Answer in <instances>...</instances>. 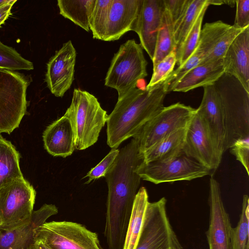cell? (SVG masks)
Instances as JSON below:
<instances>
[{
  "label": "cell",
  "mask_w": 249,
  "mask_h": 249,
  "mask_svg": "<svg viewBox=\"0 0 249 249\" xmlns=\"http://www.w3.org/2000/svg\"><path fill=\"white\" fill-rule=\"evenodd\" d=\"M143 161L137 140L119 150L118 155L105 177L108 187L105 237L121 242L124 240L141 177L136 169Z\"/></svg>",
  "instance_id": "cell-1"
},
{
  "label": "cell",
  "mask_w": 249,
  "mask_h": 249,
  "mask_svg": "<svg viewBox=\"0 0 249 249\" xmlns=\"http://www.w3.org/2000/svg\"><path fill=\"white\" fill-rule=\"evenodd\" d=\"M166 94L162 83L150 89L136 87L118 99L107 121L108 145L116 149L123 142L133 137L164 107Z\"/></svg>",
  "instance_id": "cell-2"
},
{
  "label": "cell",
  "mask_w": 249,
  "mask_h": 249,
  "mask_svg": "<svg viewBox=\"0 0 249 249\" xmlns=\"http://www.w3.org/2000/svg\"><path fill=\"white\" fill-rule=\"evenodd\" d=\"M213 84L222 108L225 152L238 140L249 137V92L235 77L225 72Z\"/></svg>",
  "instance_id": "cell-3"
},
{
  "label": "cell",
  "mask_w": 249,
  "mask_h": 249,
  "mask_svg": "<svg viewBox=\"0 0 249 249\" xmlns=\"http://www.w3.org/2000/svg\"><path fill=\"white\" fill-rule=\"evenodd\" d=\"M65 113L72 124L75 147L80 150L97 142L108 117L93 95L78 89H74L71 104Z\"/></svg>",
  "instance_id": "cell-4"
},
{
  "label": "cell",
  "mask_w": 249,
  "mask_h": 249,
  "mask_svg": "<svg viewBox=\"0 0 249 249\" xmlns=\"http://www.w3.org/2000/svg\"><path fill=\"white\" fill-rule=\"evenodd\" d=\"M147 65L141 44L134 39L128 40L114 54L105 79V85L116 89L118 100L120 99L147 76Z\"/></svg>",
  "instance_id": "cell-5"
},
{
  "label": "cell",
  "mask_w": 249,
  "mask_h": 249,
  "mask_svg": "<svg viewBox=\"0 0 249 249\" xmlns=\"http://www.w3.org/2000/svg\"><path fill=\"white\" fill-rule=\"evenodd\" d=\"M29 82L23 74L0 68V133L11 134L27 112Z\"/></svg>",
  "instance_id": "cell-6"
},
{
  "label": "cell",
  "mask_w": 249,
  "mask_h": 249,
  "mask_svg": "<svg viewBox=\"0 0 249 249\" xmlns=\"http://www.w3.org/2000/svg\"><path fill=\"white\" fill-rule=\"evenodd\" d=\"M34 239L49 249H103L96 233L71 221L46 222L35 230Z\"/></svg>",
  "instance_id": "cell-7"
},
{
  "label": "cell",
  "mask_w": 249,
  "mask_h": 249,
  "mask_svg": "<svg viewBox=\"0 0 249 249\" xmlns=\"http://www.w3.org/2000/svg\"><path fill=\"white\" fill-rule=\"evenodd\" d=\"M36 191L24 177L0 188L1 231H7L28 222L35 203Z\"/></svg>",
  "instance_id": "cell-8"
},
{
  "label": "cell",
  "mask_w": 249,
  "mask_h": 249,
  "mask_svg": "<svg viewBox=\"0 0 249 249\" xmlns=\"http://www.w3.org/2000/svg\"><path fill=\"white\" fill-rule=\"evenodd\" d=\"M196 109L180 103L164 107L146 122L133 137L142 154L173 132L186 127Z\"/></svg>",
  "instance_id": "cell-9"
},
{
  "label": "cell",
  "mask_w": 249,
  "mask_h": 249,
  "mask_svg": "<svg viewBox=\"0 0 249 249\" xmlns=\"http://www.w3.org/2000/svg\"><path fill=\"white\" fill-rule=\"evenodd\" d=\"M166 203L163 197L148 203L136 249H183L169 221Z\"/></svg>",
  "instance_id": "cell-10"
},
{
  "label": "cell",
  "mask_w": 249,
  "mask_h": 249,
  "mask_svg": "<svg viewBox=\"0 0 249 249\" xmlns=\"http://www.w3.org/2000/svg\"><path fill=\"white\" fill-rule=\"evenodd\" d=\"M142 179L154 184L191 180L211 175L210 171L183 153L166 161H143L136 169Z\"/></svg>",
  "instance_id": "cell-11"
},
{
  "label": "cell",
  "mask_w": 249,
  "mask_h": 249,
  "mask_svg": "<svg viewBox=\"0 0 249 249\" xmlns=\"http://www.w3.org/2000/svg\"><path fill=\"white\" fill-rule=\"evenodd\" d=\"M182 151L207 168L211 175L221 162L203 119L196 109L187 126Z\"/></svg>",
  "instance_id": "cell-12"
},
{
  "label": "cell",
  "mask_w": 249,
  "mask_h": 249,
  "mask_svg": "<svg viewBox=\"0 0 249 249\" xmlns=\"http://www.w3.org/2000/svg\"><path fill=\"white\" fill-rule=\"evenodd\" d=\"M209 228L206 232L209 249H232V227L222 199L219 183L210 179Z\"/></svg>",
  "instance_id": "cell-13"
},
{
  "label": "cell",
  "mask_w": 249,
  "mask_h": 249,
  "mask_svg": "<svg viewBox=\"0 0 249 249\" xmlns=\"http://www.w3.org/2000/svg\"><path fill=\"white\" fill-rule=\"evenodd\" d=\"M76 52L71 41L63 43L47 64L45 82L51 93L62 97L74 80Z\"/></svg>",
  "instance_id": "cell-14"
},
{
  "label": "cell",
  "mask_w": 249,
  "mask_h": 249,
  "mask_svg": "<svg viewBox=\"0 0 249 249\" xmlns=\"http://www.w3.org/2000/svg\"><path fill=\"white\" fill-rule=\"evenodd\" d=\"M142 0H112L103 41L118 40L130 31L137 33Z\"/></svg>",
  "instance_id": "cell-15"
},
{
  "label": "cell",
  "mask_w": 249,
  "mask_h": 249,
  "mask_svg": "<svg viewBox=\"0 0 249 249\" xmlns=\"http://www.w3.org/2000/svg\"><path fill=\"white\" fill-rule=\"evenodd\" d=\"M203 88L202 100L196 109L202 117L218 155L222 159L225 131L220 100L213 84Z\"/></svg>",
  "instance_id": "cell-16"
},
{
  "label": "cell",
  "mask_w": 249,
  "mask_h": 249,
  "mask_svg": "<svg viewBox=\"0 0 249 249\" xmlns=\"http://www.w3.org/2000/svg\"><path fill=\"white\" fill-rule=\"evenodd\" d=\"M58 212L55 205L45 204L33 211L28 222L9 230L1 231L0 249H27L34 241L35 230Z\"/></svg>",
  "instance_id": "cell-17"
},
{
  "label": "cell",
  "mask_w": 249,
  "mask_h": 249,
  "mask_svg": "<svg viewBox=\"0 0 249 249\" xmlns=\"http://www.w3.org/2000/svg\"><path fill=\"white\" fill-rule=\"evenodd\" d=\"M164 9L163 0H142L136 33L141 45L152 60Z\"/></svg>",
  "instance_id": "cell-18"
},
{
  "label": "cell",
  "mask_w": 249,
  "mask_h": 249,
  "mask_svg": "<svg viewBox=\"0 0 249 249\" xmlns=\"http://www.w3.org/2000/svg\"><path fill=\"white\" fill-rule=\"evenodd\" d=\"M223 63L224 72L235 77L249 92V26L232 42Z\"/></svg>",
  "instance_id": "cell-19"
},
{
  "label": "cell",
  "mask_w": 249,
  "mask_h": 249,
  "mask_svg": "<svg viewBox=\"0 0 249 249\" xmlns=\"http://www.w3.org/2000/svg\"><path fill=\"white\" fill-rule=\"evenodd\" d=\"M42 138L44 148L53 156L66 158L75 148L73 127L66 113L46 127Z\"/></svg>",
  "instance_id": "cell-20"
},
{
  "label": "cell",
  "mask_w": 249,
  "mask_h": 249,
  "mask_svg": "<svg viewBox=\"0 0 249 249\" xmlns=\"http://www.w3.org/2000/svg\"><path fill=\"white\" fill-rule=\"evenodd\" d=\"M224 72L223 59L198 65L189 71L177 83L173 91L187 92L213 84Z\"/></svg>",
  "instance_id": "cell-21"
},
{
  "label": "cell",
  "mask_w": 249,
  "mask_h": 249,
  "mask_svg": "<svg viewBox=\"0 0 249 249\" xmlns=\"http://www.w3.org/2000/svg\"><path fill=\"white\" fill-rule=\"evenodd\" d=\"M186 127L179 129L160 140L142 155L143 162H163L183 153Z\"/></svg>",
  "instance_id": "cell-22"
},
{
  "label": "cell",
  "mask_w": 249,
  "mask_h": 249,
  "mask_svg": "<svg viewBox=\"0 0 249 249\" xmlns=\"http://www.w3.org/2000/svg\"><path fill=\"white\" fill-rule=\"evenodd\" d=\"M149 202L146 188L141 187L134 202L123 249H136Z\"/></svg>",
  "instance_id": "cell-23"
},
{
  "label": "cell",
  "mask_w": 249,
  "mask_h": 249,
  "mask_svg": "<svg viewBox=\"0 0 249 249\" xmlns=\"http://www.w3.org/2000/svg\"><path fill=\"white\" fill-rule=\"evenodd\" d=\"M19 160L20 154L15 146L0 135V188L23 177Z\"/></svg>",
  "instance_id": "cell-24"
},
{
  "label": "cell",
  "mask_w": 249,
  "mask_h": 249,
  "mask_svg": "<svg viewBox=\"0 0 249 249\" xmlns=\"http://www.w3.org/2000/svg\"><path fill=\"white\" fill-rule=\"evenodd\" d=\"M96 0H58L60 14L87 32L89 31V19Z\"/></svg>",
  "instance_id": "cell-25"
},
{
  "label": "cell",
  "mask_w": 249,
  "mask_h": 249,
  "mask_svg": "<svg viewBox=\"0 0 249 249\" xmlns=\"http://www.w3.org/2000/svg\"><path fill=\"white\" fill-rule=\"evenodd\" d=\"M176 49L173 22L168 11L165 7L157 35L154 55L152 60L153 66L171 52L176 51Z\"/></svg>",
  "instance_id": "cell-26"
},
{
  "label": "cell",
  "mask_w": 249,
  "mask_h": 249,
  "mask_svg": "<svg viewBox=\"0 0 249 249\" xmlns=\"http://www.w3.org/2000/svg\"><path fill=\"white\" fill-rule=\"evenodd\" d=\"M207 4V0H190L185 13L173 25L176 51L181 46L201 11Z\"/></svg>",
  "instance_id": "cell-27"
},
{
  "label": "cell",
  "mask_w": 249,
  "mask_h": 249,
  "mask_svg": "<svg viewBox=\"0 0 249 249\" xmlns=\"http://www.w3.org/2000/svg\"><path fill=\"white\" fill-rule=\"evenodd\" d=\"M230 27V25L221 20L206 23L201 28L198 43L194 53L204 58Z\"/></svg>",
  "instance_id": "cell-28"
},
{
  "label": "cell",
  "mask_w": 249,
  "mask_h": 249,
  "mask_svg": "<svg viewBox=\"0 0 249 249\" xmlns=\"http://www.w3.org/2000/svg\"><path fill=\"white\" fill-rule=\"evenodd\" d=\"M209 5L201 11L181 46L176 51L178 67L182 66L195 52L199 41L204 16Z\"/></svg>",
  "instance_id": "cell-29"
},
{
  "label": "cell",
  "mask_w": 249,
  "mask_h": 249,
  "mask_svg": "<svg viewBox=\"0 0 249 249\" xmlns=\"http://www.w3.org/2000/svg\"><path fill=\"white\" fill-rule=\"evenodd\" d=\"M249 197L243 196L241 213L236 227L231 233L232 249H249Z\"/></svg>",
  "instance_id": "cell-30"
},
{
  "label": "cell",
  "mask_w": 249,
  "mask_h": 249,
  "mask_svg": "<svg viewBox=\"0 0 249 249\" xmlns=\"http://www.w3.org/2000/svg\"><path fill=\"white\" fill-rule=\"evenodd\" d=\"M112 0H96L89 19V27L95 39L103 40Z\"/></svg>",
  "instance_id": "cell-31"
},
{
  "label": "cell",
  "mask_w": 249,
  "mask_h": 249,
  "mask_svg": "<svg viewBox=\"0 0 249 249\" xmlns=\"http://www.w3.org/2000/svg\"><path fill=\"white\" fill-rule=\"evenodd\" d=\"M0 68L14 71H30L34 69V65L16 50L4 44L0 40Z\"/></svg>",
  "instance_id": "cell-32"
},
{
  "label": "cell",
  "mask_w": 249,
  "mask_h": 249,
  "mask_svg": "<svg viewBox=\"0 0 249 249\" xmlns=\"http://www.w3.org/2000/svg\"><path fill=\"white\" fill-rule=\"evenodd\" d=\"M245 29L239 28L234 25H231L223 34L213 49L204 58L199 65L223 59L226 51L232 42Z\"/></svg>",
  "instance_id": "cell-33"
},
{
  "label": "cell",
  "mask_w": 249,
  "mask_h": 249,
  "mask_svg": "<svg viewBox=\"0 0 249 249\" xmlns=\"http://www.w3.org/2000/svg\"><path fill=\"white\" fill-rule=\"evenodd\" d=\"M177 61L176 51L174 50L153 66L151 78L146 88L150 89L159 84H162L174 71Z\"/></svg>",
  "instance_id": "cell-34"
},
{
  "label": "cell",
  "mask_w": 249,
  "mask_h": 249,
  "mask_svg": "<svg viewBox=\"0 0 249 249\" xmlns=\"http://www.w3.org/2000/svg\"><path fill=\"white\" fill-rule=\"evenodd\" d=\"M119 152V149L112 148L108 154L87 173L84 178L87 177L89 179L85 183L88 184L93 180L105 177L107 172L118 155Z\"/></svg>",
  "instance_id": "cell-35"
},
{
  "label": "cell",
  "mask_w": 249,
  "mask_h": 249,
  "mask_svg": "<svg viewBox=\"0 0 249 249\" xmlns=\"http://www.w3.org/2000/svg\"><path fill=\"white\" fill-rule=\"evenodd\" d=\"M233 154L249 175V137L237 141L230 148Z\"/></svg>",
  "instance_id": "cell-36"
},
{
  "label": "cell",
  "mask_w": 249,
  "mask_h": 249,
  "mask_svg": "<svg viewBox=\"0 0 249 249\" xmlns=\"http://www.w3.org/2000/svg\"><path fill=\"white\" fill-rule=\"evenodd\" d=\"M163 1L174 25L181 19L185 13L190 0H163Z\"/></svg>",
  "instance_id": "cell-37"
},
{
  "label": "cell",
  "mask_w": 249,
  "mask_h": 249,
  "mask_svg": "<svg viewBox=\"0 0 249 249\" xmlns=\"http://www.w3.org/2000/svg\"><path fill=\"white\" fill-rule=\"evenodd\" d=\"M236 11L234 25L245 29L249 26V0H235Z\"/></svg>",
  "instance_id": "cell-38"
},
{
  "label": "cell",
  "mask_w": 249,
  "mask_h": 249,
  "mask_svg": "<svg viewBox=\"0 0 249 249\" xmlns=\"http://www.w3.org/2000/svg\"><path fill=\"white\" fill-rule=\"evenodd\" d=\"M16 0H6L0 4V27L11 15V10Z\"/></svg>",
  "instance_id": "cell-39"
},
{
  "label": "cell",
  "mask_w": 249,
  "mask_h": 249,
  "mask_svg": "<svg viewBox=\"0 0 249 249\" xmlns=\"http://www.w3.org/2000/svg\"><path fill=\"white\" fill-rule=\"evenodd\" d=\"M209 5H221L223 4H228L231 7L235 4V0H207Z\"/></svg>",
  "instance_id": "cell-40"
},
{
  "label": "cell",
  "mask_w": 249,
  "mask_h": 249,
  "mask_svg": "<svg viewBox=\"0 0 249 249\" xmlns=\"http://www.w3.org/2000/svg\"><path fill=\"white\" fill-rule=\"evenodd\" d=\"M27 249H47V248L41 242L34 240Z\"/></svg>",
  "instance_id": "cell-41"
},
{
  "label": "cell",
  "mask_w": 249,
  "mask_h": 249,
  "mask_svg": "<svg viewBox=\"0 0 249 249\" xmlns=\"http://www.w3.org/2000/svg\"><path fill=\"white\" fill-rule=\"evenodd\" d=\"M6 1V0H0V4L5 2Z\"/></svg>",
  "instance_id": "cell-42"
},
{
  "label": "cell",
  "mask_w": 249,
  "mask_h": 249,
  "mask_svg": "<svg viewBox=\"0 0 249 249\" xmlns=\"http://www.w3.org/2000/svg\"><path fill=\"white\" fill-rule=\"evenodd\" d=\"M167 249H178L174 248V247H169V248H167Z\"/></svg>",
  "instance_id": "cell-43"
},
{
  "label": "cell",
  "mask_w": 249,
  "mask_h": 249,
  "mask_svg": "<svg viewBox=\"0 0 249 249\" xmlns=\"http://www.w3.org/2000/svg\"><path fill=\"white\" fill-rule=\"evenodd\" d=\"M0 225H1V222H0ZM0 231H1V230H0Z\"/></svg>",
  "instance_id": "cell-44"
},
{
  "label": "cell",
  "mask_w": 249,
  "mask_h": 249,
  "mask_svg": "<svg viewBox=\"0 0 249 249\" xmlns=\"http://www.w3.org/2000/svg\"><path fill=\"white\" fill-rule=\"evenodd\" d=\"M47 249H49V248H48L47 247Z\"/></svg>",
  "instance_id": "cell-45"
},
{
  "label": "cell",
  "mask_w": 249,
  "mask_h": 249,
  "mask_svg": "<svg viewBox=\"0 0 249 249\" xmlns=\"http://www.w3.org/2000/svg\"><path fill=\"white\" fill-rule=\"evenodd\" d=\"M0 232H1V231H0Z\"/></svg>",
  "instance_id": "cell-46"
}]
</instances>
